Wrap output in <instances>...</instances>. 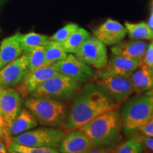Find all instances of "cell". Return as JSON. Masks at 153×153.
<instances>
[{"mask_svg": "<svg viewBox=\"0 0 153 153\" xmlns=\"http://www.w3.org/2000/svg\"><path fill=\"white\" fill-rule=\"evenodd\" d=\"M119 104L94 82H87L73 97L63 124L65 133L76 130L97 116L117 108Z\"/></svg>", "mask_w": 153, "mask_h": 153, "instance_id": "1", "label": "cell"}, {"mask_svg": "<svg viewBox=\"0 0 153 153\" xmlns=\"http://www.w3.org/2000/svg\"><path fill=\"white\" fill-rule=\"evenodd\" d=\"M122 120L117 108L97 116L78 128L90 139L95 147L111 148L120 139Z\"/></svg>", "mask_w": 153, "mask_h": 153, "instance_id": "2", "label": "cell"}, {"mask_svg": "<svg viewBox=\"0 0 153 153\" xmlns=\"http://www.w3.org/2000/svg\"><path fill=\"white\" fill-rule=\"evenodd\" d=\"M153 116V94H140L130 99L120 113L122 127L126 135L133 136Z\"/></svg>", "mask_w": 153, "mask_h": 153, "instance_id": "3", "label": "cell"}, {"mask_svg": "<svg viewBox=\"0 0 153 153\" xmlns=\"http://www.w3.org/2000/svg\"><path fill=\"white\" fill-rule=\"evenodd\" d=\"M24 106L33 114L38 123L43 126H62L67 116V108L62 101L56 99L32 97L26 99Z\"/></svg>", "mask_w": 153, "mask_h": 153, "instance_id": "4", "label": "cell"}, {"mask_svg": "<svg viewBox=\"0 0 153 153\" xmlns=\"http://www.w3.org/2000/svg\"><path fill=\"white\" fill-rule=\"evenodd\" d=\"M22 98L16 89L5 88L0 94V140L7 148L12 142L10 130L22 110Z\"/></svg>", "mask_w": 153, "mask_h": 153, "instance_id": "5", "label": "cell"}, {"mask_svg": "<svg viewBox=\"0 0 153 153\" xmlns=\"http://www.w3.org/2000/svg\"><path fill=\"white\" fill-rule=\"evenodd\" d=\"M82 84L63 74H57L44 82L30 95L32 97L69 100L79 91Z\"/></svg>", "mask_w": 153, "mask_h": 153, "instance_id": "6", "label": "cell"}, {"mask_svg": "<svg viewBox=\"0 0 153 153\" xmlns=\"http://www.w3.org/2000/svg\"><path fill=\"white\" fill-rule=\"evenodd\" d=\"M65 131L60 128L40 127L12 137V142L34 147H48L57 149Z\"/></svg>", "mask_w": 153, "mask_h": 153, "instance_id": "7", "label": "cell"}, {"mask_svg": "<svg viewBox=\"0 0 153 153\" xmlns=\"http://www.w3.org/2000/svg\"><path fill=\"white\" fill-rule=\"evenodd\" d=\"M94 79V82L102 87L119 104L134 92L131 75L96 73Z\"/></svg>", "mask_w": 153, "mask_h": 153, "instance_id": "8", "label": "cell"}, {"mask_svg": "<svg viewBox=\"0 0 153 153\" xmlns=\"http://www.w3.org/2000/svg\"><path fill=\"white\" fill-rule=\"evenodd\" d=\"M74 54L87 65L98 70L104 68L108 60L106 45L95 36L87 38Z\"/></svg>", "mask_w": 153, "mask_h": 153, "instance_id": "9", "label": "cell"}, {"mask_svg": "<svg viewBox=\"0 0 153 153\" xmlns=\"http://www.w3.org/2000/svg\"><path fill=\"white\" fill-rule=\"evenodd\" d=\"M59 74L72 78L76 81L84 83L94 79L95 73L90 66L80 60L75 55L70 53L65 58L53 64Z\"/></svg>", "mask_w": 153, "mask_h": 153, "instance_id": "10", "label": "cell"}, {"mask_svg": "<svg viewBox=\"0 0 153 153\" xmlns=\"http://www.w3.org/2000/svg\"><path fill=\"white\" fill-rule=\"evenodd\" d=\"M27 72V55L23 54L0 70V87L4 89L17 87Z\"/></svg>", "mask_w": 153, "mask_h": 153, "instance_id": "11", "label": "cell"}, {"mask_svg": "<svg viewBox=\"0 0 153 153\" xmlns=\"http://www.w3.org/2000/svg\"><path fill=\"white\" fill-rule=\"evenodd\" d=\"M59 74L53 65L43 66L34 70L31 73L26 75L19 85L16 90L20 94L22 98L30 95L44 82Z\"/></svg>", "mask_w": 153, "mask_h": 153, "instance_id": "12", "label": "cell"}, {"mask_svg": "<svg viewBox=\"0 0 153 153\" xmlns=\"http://www.w3.org/2000/svg\"><path fill=\"white\" fill-rule=\"evenodd\" d=\"M94 148L90 139L76 129L65 133L57 148L60 153H86Z\"/></svg>", "mask_w": 153, "mask_h": 153, "instance_id": "13", "label": "cell"}, {"mask_svg": "<svg viewBox=\"0 0 153 153\" xmlns=\"http://www.w3.org/2000/svg\"><path fill=\"white\" fill-rule=\"evenodd\" d=\"M127 30L122 24L108 19L95 30L94 35L106 45H114L125 38Z\"/></svg>", "mask_w": 153, "mask_h": 153, "instance_id": "14", "label": "cell"}, {"mask_svg": "<svg viewBox=\"0 0 153 153\" xmlns=\"http://www.w3.org/2000/svg\"><path fill=\"white\" fill-rule=\"evenodd\" d=\"M142 63V60H133L114 55L110 60H108L106 65L104 68L99 70L97 74L131 75Z\"/></svg>", "mask_w": 153, "mask_h": 153, "instance_id": "15", "label": "cell"}, {"mask_svg": "<svg viewBox=\"0 0 153 153\" xmlns=\"http://www.w3.org/2000/svg\"><path fill=\"white\" fill-rule=\"evenodd\" d=\"M148 44L140 40L122 41L111 47L112 54L118 56L142 60L148 48Z\"/></svg>", "mask_w": 153, "mask_h": 153, "instance_id": "16", "label": "cell"}, {"mask_svg": "<svg viewBox=\"0 0 153 153\" xmlns=\"http://www.w3.org/2000/svg\"><path fill=\"white\" fill-rule=\"evenodd\" d=\"M23 54L19 33L4 38L0 44V70Z\"/></svg>", "mask_w": 153, "mask_h": 153, "instance_id": "17", "label": "cell"}, {"mask_svg": "<svg viewBox=\"0 0 153 153\" xmlns=\"http://www.w3.org/2000/svg\"><path fill=\"white\" fill-rule=\"evenodd\" d=\"M133 91L137 94L146 92L153 88V68L142 63L131 74Z\"/></svg>", "mask_w": 153, "mask_h": 153, "instance_id": "18", "label": "cell"}, {"mask_svg": "<svg viewBox=\"0 0 153 153\" xmlns=\"http://www.w3.org/2000/svg\"><path fill=\"white\" fill-rule=\"evenodd\" d=\"M38 124L39 123L35 116L25 107L22 108L11 126V134L12 137L16 136L24 132L35 128Z\"/></svg>", "mask_w": 153, "mask_h": 153, "instance_id": "19", "label": "cell"}, {"mask_svg": "<svg viewBox=\"0 0 153 153\" xmlns=\"http://www.w3.org/2000/svg\"><path fill=\"white\" fill-rule=\"evenodd\" d=\"M19 41L24 54L30 52L32 50L40 46H45L50 43L49 37L34 32L26 34L19 33Z\"/></svg>", "mask_w": 153, "mask_h": 153, "instance_id": "20", "label": "cell"}, {"mask_svg": "<svg viewBox=\"0 0 153 153\" xmlns=\"http://www.w3.org/2000/svg\"><path fill=\"white\" fill-rule=\"evenodd\" d=\"M89 37L90 33L87 30L83 28H78L65 41L61 43V45L65 52L75 53L86 40Z\"/></svg>", "mask_w": 153, "mask_h": 153, "instance_id": "21", "label": "cell"}, {"mask_svg": "<svg viewBox=\"0 0 153 153\" xmlns=\"http://www.w3.org/2000/svg\"><path fill=\"white\" fill-rule=\"evenodd\" d=\"M44 66H48L65 58L68 53L63 49L61 43L51 41L48 44L44 46Z\"/></svg>", "mask_w": 153, "mask_h": 153, "instance_id": "22", "label": "cell"}, {"mask_svg": "<svg viewBox=\"0 0 153 153\" xmlns=\"http://www.w3.org/2000/svg\"><path fill=\"white\" fill-rule=\"evenodd\" d=\"M125 28L129 37L133 40H152L153 30L145 22L132 24L125 22Z\"/></svg>", "mask_w": 153, "mask_h": 153, "instance_id": "23", "label": "cell"}, {"mask_svg": "<svg viewBox=\"0 0 153 153\" xmlns=\"http://www.w3.org/2000/svg\"><path fill=\"white\" fill-rule=\"evenodd\" d=\"M26 55L28 58V72L26 75L44 66V46H40L32 50L30 52L26 53Z\"/></svg>", "mask_w": 153, "mask_h": 153, "instance_id": "24", "label": "cell"}, {"mask_svg": "<svg viewBox=\"0 0 153 153\" xmlns=\"http://www.w3.org/2000/svg\"><path fill=\"white\" fill-rule=\"evenodd\" d=\"M8 152H18L20 153H60L57 149L48 147L27 146L11 142L7 148Z\"/></svg>", "mask_w": 153, "mask_h": 153, "instance_id": "25", "label": "cell"}, {"mask_svg": "<svg viewBox=\"0 0 153 153\" xmlns=\"http://www.w3.org/2000/svg\"><path fill=\"white\" fill-rule=\"evenodd\" d=\"M143 145L139 135H135L118 147L115 153H142Z\"/></svg>", "mask_w": 153, "mask_h": 153, "instance_id": "26", "label": "cell"}, {"mask_svg": "<svg viewBox=\"0 0 153 153\" xmlns=\"http://www.w3.org/2000/svg\"><path fill=\"white\" fill-rule=\"evenodd\" d=\"M79 28L77 24H69L65 26L60 29L53 34L52 36L49 37L50 41L57 42V43H62L63 42L66 41L70 36L73 33L74 31Z\"/></svg>", "mask_w": 153, "mask_h": 153, "instance_id": "27", "label": "cell"}, {"mask_svg": "<svg viewBox=\"0 0 153 153\" xmlns=\"http://www.w3.org/2000/svg\"><path fill=\"white\" fill-rule=\"evenodd\" d=\"M142 62L150 68L153 67V45L152 43L148 45L144 57L142 59Z\"/></svg>", "mask_w": 153, "mask_h": 153, "instance_id": "28", "label": "cell"}, {"mask_svg": "<svg viewBox=\"0 0 153 153\" xmlns=\"http://www.w3.org/2000/svg\"><path fill=\"white\" fill-rule=\"evenodd\" d=\"M140 133L145 136L153 137V118L147 122L144 126L140 129Z\"/></svg>", "mask_w": 153, "mask_h": 153, "instance_id": "29", "label": "cell"}, {"mask_svg": "<svg viewBox=\"0 0 153 153\" xmlns=\"http://www.w3.org/2000/svg\"><path fill=\"white\" fill-rule=\"evenodd\" d=\"M140 140L143 145L153 152V137L145 136L144 135H139Z\"/></svg>", "mask_w": 153, "mask_h": 153, "instance_id": "30", "label": "cell"}, {"mask_svg": "<svg viewBox=\"0 0 153 153\" xmlns=\"http://www.w3.org/2000/svg\"><path fill=\"white\" fill-rule=\"evenodd\" d=\"M113 150L111 148H103V147H95L88 151L87 153H110L111 151Z\"/></svg>", "mask_w": 153, "mask_h": 153, "instance_id": "31", "label": "cell"}, {"mask_svg": "<svg viewBox=\"0 0 153 153\" xmlns=\"http://www.w3.org/2000/svg\"><path fill=\"white\" fill-rule=\"evenodd\" d=\"M0 152H7V147L1 140H0Z\"/></svg>", "mask_w": 153, "mask_h": 153, "instance_id": "32", "label": "cell"}, {"mask_svg": "<svg viewBox=\"0 0 153 153\" xmlns=\"http://www.w3.org/2000/svg\"><path fill=\"white\" fill-rule=\"evenodd\" d=\"M148 26L153 30V12H151L150 19L148 21Z\"/></svg>", "mask_w": 153, "mask_h": 153, "instance_id": "33", "label": "cell"}, {"mask_svg": "<svg viewBox=\"0 0 153 153\" xmlns=\"http://www.w3.org/2000/svg\"><path fill=\"white\" fill-rule=\"evenodd\" d=\"M150 11L151 12H153V0H152L150 4Z\"/></svg>", "mask_w": 153, "mask_h": 153, "instance_id": "34", "label": "cell"}, {"mask_svg": "<svg viewBox=\"0 0 153 153\" xmlns=\"http://www.w3.org/2000/svg\"><path fill=\"white\" fill-rule=\"evenodd\" d=\"M4 89V88H2L1 87H0V94H1V92H2V91H3Z\"/></svg>", "mask_w": 153, "mask_h": 153, "instance_id": "35", "label": "cell"}, {"mask_svg": "<svg viewBox=\"0 0 153 153\" xmlns=\"http://www.w3.org/2000/svg\"><path fill=\"white\" fill-rule=\"evenodd\" d=\"M9 153H20V152H14V151H13V152H9Z\"/></svg>", "mask_w": 153, "mask_h": 153, "instance_id": "36", "label": "cell"}, {"mask_svg": "<svg viewBox=\"0 0 153 153\" xmlns=\"http://www.w3.org/2000/svg\"><path fill=\"white\" fill-rule=\"evenodd\" d=\"M110 153H115V151H114V150H113L111 151V152H110Z\"/></svg>", "mask_w": 153, "mask_h": 153, "instance_id": "37", "label": "cell"}, {"mask_svg": "<svg viewBox=\"0 0 153 153\" xmlns=\"http://www.w3.org/2000/svg\"><path fill=\"white\" fill-rule=\"evenodd\" d=\"M152 45H153V39H152Z\"/></svg>", "mask_w": 153, "mask_h": 153, "instance_id": "38", "label": "cell"}, {"mask_svg": "<svg viewBox=\"0 0 153 153\" xmlns=\"http://www.w3.org/2000/svg\"><path fill=\"white\" fill-rule=\"evenodd\" d=\"M0 153H7V152H0Z\"/></svg>", "mask_w": 153, "mask_h": 153, "instance_id": "39", "label": "cell"}, {"mask_svg": "<svg viewBox=\"0 0 153 153\" xmlns=\"http://www.w3.org/2000/svg\"><path fill=\"white\" fill-rule=\"evenodd\" d=\"M152 118H153V116H152Z\"/></svg>", "mask_w": 153, "mask_h": 153, "instance_id": "40", "label": "cell"}, {"mask_svg": "<svg viewBox=\"0 0 153 153\" xmlns=\"http://www.w3.org/2000/svg\"><path fill=\"white\" fill-rule=\"evenodd\" d=\"M152 68H153V67H152Z\"/></svg>", "mask_w": 153, "mask_h": 153, "instance_id": "41", "label": "cell"}, {"mask_svg": "<svg viewBox=\"0 0 153 153\" xmlns=\"http://www.w3.org/2000/svg\"><path fill=\"white\" fill-rule=\"evenodd\" d=\"M86 153H87V152H86Z\"/></svg>", "mask_w": 153, "mask_h": 153, "instance_id": "42", "label": "cell"}]
</instances>
